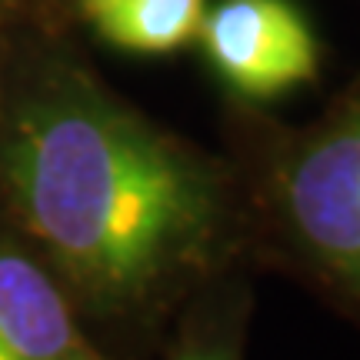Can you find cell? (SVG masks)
<instances>
[{"label":"cell","instance_id":"6da1fadb","mask_svg":"<svg viewBox=\"0 0 360 360\" xmlns=\"http://www.w3.org/2000/svg\"><path fill=\"white\" fill-rule=\"evenodd\" d=\"M0 191L101 344L150 330L224 224L217 174L44 44L0 64Z\"/></svg>","mask_w":360,"mask_h":360},{"label":"cell","instance_id":"8992f818","mask_svg":"<svg viewBox=\"0 0 360 360\" xmlns=\"http://www.w3.org/2000/svg\"><path fill=\"white\" fill-rule=\"evenodd\" d=\"M170 360H240V337L231 327H191Z\"/></svg>","mask_w":360,"mask_h":360},{"label":"cell","instance_id":"5b68a950","mask_svg":"<svg viewBox=\"0 0 360 360\" xmlns=\"http://www.w3.org/2000/svg\"><path fill=\"white\" fill-rule=\"evenodd\" d=\"M87 24L130 53H174L200 37L207 0H77Z\"/></svg>","mask_w":360,"mask_h":360},{"label":"cell","instance_id":"277c9868","mask_svg":"<svg viewBox=\"0 0 360 360\" xmlns=\"http://www.w3.org/2000/svg\"><path fill=\"white\" fill-rule=\"evenodd\" d=\"M0 360H120L17 231L0 227Z\"/></svg>","mask_w":360,"mask_h":360},{"label":"cell","instance_id":"3957f363","mask_svg":"<svg viewBox=\"0 0 360 360\" xmlns=\"http://www.w3.org/2000/svg\"><path fill=\"white\" fill-rule=\"evenodd\" d=\"M197 40L220 80L250 101H274L317 77L321 47L290 0H220L207 7Z\"/></svg>","mask_w":360,"mask_h":360},{"label":"cell","instance_id":"7a4b0ae2","mask_svg":"<svg viewBox=\"0 0 360 360\" xmlns=\"http://www.w3.org/2000/svg\"><path fill=\"white\" fill-rule=\"evenodd\" d=\"M281 193L310 257L360 300V101L304 137L283 164Z\"/></svg>","mask_w":360,"mask_h":360}]
</instances>
